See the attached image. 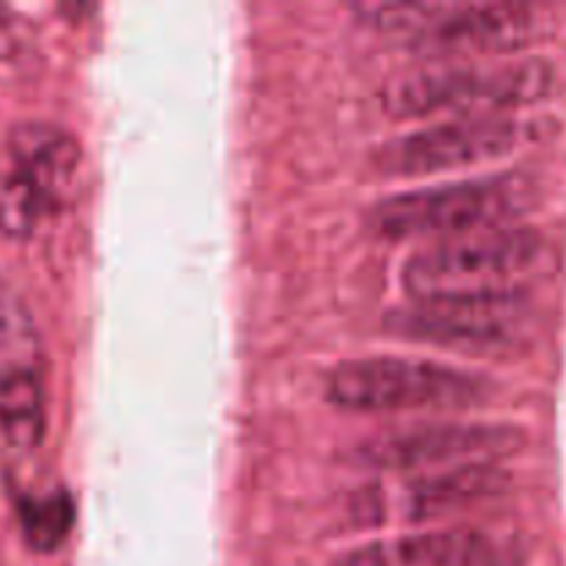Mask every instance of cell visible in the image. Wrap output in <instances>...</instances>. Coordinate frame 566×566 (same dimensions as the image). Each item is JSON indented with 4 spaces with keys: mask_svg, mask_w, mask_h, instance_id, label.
<instances>
[{
    "mask_svg": "<svg viewBox=\"0 0 566 566\" xmlns=\"http://www.w3.org/2000/svg\"><path fill=\"white\" fill-rule=\"evenodd\" d=\"M490 381L431 359L365 357L326 376V398L348 412H426L468 409L486 401Z\"/></svg>",
    "mask_w": 566,
    "mask_h": 566,
    "instance_id": "3",
    "label": "cell"
},
{
    "mask_svg": "<svg viewBox=\"0 0 566 566\" xmlns=\"http://www.w3.org/2000/svg\"><path fill=\"white\" fill-rule=\"evenodd\" d=\"M20 48V20H17L6 6H0V59H11Z\"/></svg>",
    "mask_w": 566,
    "mask_h": 566,
    "instance_id": "14",
    "label": "cell"
},
{
    "mask_svg": "<svg viewBox=\"0 0 566 566\" xmlns=\"http://www.w3.org/2000/svg\"><path fill=\"white\" fill-rule=\"evenodd\" d=\"M506 481L509 475L492 462L426 473L407 484V517L431 520L479 501H490L503 492Z\"/></svg>",
    "mask_w": 566,
    "mask_h": 566,
    "instance_id": "11",
    "label": "cell"
},
{
    "mask_svg": "<svg viewBox=\"0 0 566 566\" xmlns=\"http://www.w3.org/2000/svg\"><path fill=\"white\" fill-rule=\"evenodd\" d=\"M551 122L528 114H479L437 122L423 130L390 138L374 153L381 175L423 177L468 169L473 164L503 158L525 144L539 142Z\"/></svg>",
    "mask_w": 566,
    "mask_h": 566,
    "instance_id": "6",
    "label": "cell"
},
{
    "mask_svg": "<svg viewBox=\"0 0 566 566\" xmlns=\"http://www.w3.org/2000/svg\"><path fill=\"white\" fill-rule=\"evenodd\" d=\"M528 182L514 175L464 180L396 193L368 216L370 230L387 241H442L486 227L512 224L528 208Z\"/></svg>",
    "mask_w": 566,
    "mask_h": 566,
    "instance_id": "4",
    "label": "cell"
},
{
    "mask_svg": "<svg viewBox=\"0 0 566 566\" xmlns=\"http://www.w3.org/2000/svg\"><path fill=\"white\" fill-rule=\"evenodd\" d=\"M9 158L22 186L39 199L42 208L75 197L81 182L83 153L75 136L48 122H25L11 133Z\"/></svg>",
    "mask_w": 566,
    "mask_h": 566,
    "instance_id": "9",
    "label": "cell"
},
{
    "mask_svg": "<svg viewBox=\"0 0 566 566\" xmlns=\"http://www.w3.org/2000/svg\"><path fill=\"white\" fill-rule=\"evenodd\" d=\"M0 431L11 446L31 448L44 434V392L33 368L0 370Z\"/></svg>",
    "mask_w": 566,
    "mask_h": 566,
    "instance_id": "12",
    "label": "cell"
},
{
    "mask_svg": "<svg viewBox=\"0 0 566 566\" xmlns=\"http://www.w3.org/2000/svg\"><path fill=\"white\" fill-rule=\"evenodd\" d=\"M553 263L551 243L539 232L497 224L431 241L407 260L401 280L415 304L492 302L523 296Z\"/></svg>",
    "mask_w": 566,
    "mask_h": 566,
    "instance_id": "1",
    "label": "cell"
},
{
    "mask_svg": "<svg viewBox=\"0 0 566 566\" xmlns=\"http://www.w3.org/2000/svg\"><path fill=\"white\" fill-rule=\"evenodd\" d=\"M346 566H509L486 534L473 528L423 531L348 553Z\"/></svg>",
    "mask_w": 566,
    "mask_h": 566,
    "instance_id": "10",
    "label": "cell"
},
{
    "mask_svg": "<svg viewBox=\"0 0 566 566\" xmlns=\"http://www.w3.org/2000/svg\"><path fill=\"white\" fill-rule=\"evenodd\" d=\"M22 534L28 545L39 553H53L70 536L72 523H75V509L66 492H48V495L25 497L20 506Z\"/></svg>",
    "mask_w": 566,
    "mask_h": 566,
    "instance_id": "13",
    "label": "cell"
},
{
    "mask_svg": "<svg viewBox=\"0 0 566 566\" xmlns=\"http://www.w3.org/2000/svg\"><path fill=\"white\" fill-rule=\"evenodd\" d=\"M525 310V296L412 304L403 313H392L390 326L412 340L459 352H506L523 337Z\"/></svg>",
    "mask_w": 566,
    "mask_h": 566,
    "instance_id": "8",
    "label": "cell"
},
{
    "mask_svg": "<svg viewBox=\"0 0 566 566\" xmlns=\"http://www.w3.org/2000/svg\"><path fill=\"white\" fill-rule=\"evenodd\" d=\"M365 22L409 39L440 59H497L534 33V11L520 3H368Z\"/></svg>",
    "mask_w": 566,
    "mask_h": 566,
    "instance_id": "5",
    "label": "cell"
},
{
    "mask_svg": "<svg viewBox=\"0 0 566 566\" xmlns=\"http://www.w3.org/2000/svg\"><path fill=\"white\" fill-rule=\"evenodd\" d=\"M523 446V431L497 423H434L374 437L357 451L368 468L453 470L486 464Z\"/></svg>",
    "mask_w": 566,
    "mask_h": 566,
    "instance_id": "7",
    "label": "cell"
},
{
    "mask_svg": "<svg viewBox=\"0 0 566 566\" xmlns=\"http://www.w3.org/2000/svg\"><path fill=\"white\" fill-rule=\"evenodd\" d=\"M553 88V66L545 59H484L446 64L403 75L385 94L396 116H479L517 114L539 103Z\"/></svg>",
    "mask_w": 566,
    "mask_h": 566,
    "instance_id": "2",
    "label": "cell"
}]
</instances>
